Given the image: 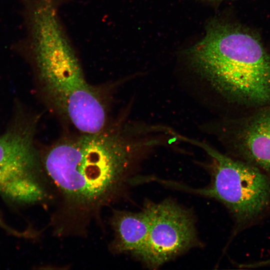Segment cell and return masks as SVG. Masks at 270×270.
<instances>
[{
	"instance_id": "1",
	"label": "cell",
	"mask_w": 270,
	"mask_h": 270,
	"mask_svg": "<svg viewBox=\"0 0 270 270\" xmlns=\"http://www.w3.org/2000/svg\"><path fill=\"white\" fill-rule=\"evenodd\" d=\"M151 146L139 124H108L98 132L61 140L46 152L42 164L68 202L88 209L110 198Z\"/></svg>"
},
{
	"instance_id": "2",
	"label": "cell",
	"mask_w": 270,
	"mask_h": 270,
	"mask_svg": "<svg viewBox=\"0 0 270 270\" xmlns=\"http://www.w3.org/2000/svg\"><path fill=\"white\" fill-rule=\"evenodd\" d=\"M190 58L224 96L258 104L270 100V54L250 31L215 22L190 50Z\"/></svg>"
},
{
	"instance_id": "3",
	"label": "cell",
	"mask_w": 270,
	"mask_h": 270,
	"mask_svg": "<svg viewBox=\"0 0 270 270\" xmlns=\"http://www.w3.org/2000/svg\"><path fill=\"white\" fill-rule=\"evenodd\" d=\"M210 158L212 180L203 188L187 190L222 203L236 222L246 224L260 216L270 206V176L248 162L232 158L208 144L190 139Z\"/></svg>"
},
{
	"instance_id": "4",
	"label": "cell",
	"mask_w": 270,
	"mask_h": 270,
	"mask_svg": "<svg viewBox=\"0 0 270 270\" xmlns=\"http://www.w3.org/2000/svg\"><path fill=\"white\" fill-rule=\"evenodd\" d=\"M147 206L150 230L136 254L147 266L156 268L197 245L195 222L189 211L171 200Z\"/></svg>"
},
{
	"instance_id": "5",
	"label": "cell",
	"mask_w": 270,
	"mask_h": 270,
	"mask_svg": "<svg viewBox=\"0 0 270 270\" xmlns=\"http://www.w3.org/2000/svg\"><path fill=\"white\" fill-rule=\"evenodd\" d=\"M40 174L26 168L0 164V196L20 205L42 202L47 194Z\"/></svg>"
},
{
	"instance_id": "6",
	"label": "cell",
	"mask_w": 270,
	"mask_h": 270,
	"mask_svg": "<svg viewBox=\"0 0 270 270\" xmlns=\"http://www.w3.org/2000/svg\"><path fill=\"white\" fill-rule=\"evenodd\" d=\"M238 137L246 162L270 176V110L258 114L238 132Z\"/></svg>"
},
{
	"instance_id": "7",
	"label": "cell",
	"mask_w": 270,
	"mask_h": 270,
	"mask_svg": "<svg viewBox=\"0 0 270 270\" xmlns=\"http://www.w3.org/2000/svg\"><path fill=\"white\" fill-rule=\"evenodd\" d=\"M0 164L41 172L42 165L28 128L12 130L0 136Z\"/></svg>"
},
{
	"instance_id": "8",
	"label": "cell",
	"mask_w": 270,
	"mask_h": 270,
	"mask_svg": "<svg viewBox=\"0 0 270 270\" xmlns=\"http://www.w3.org/2000/svg\"><path fill=\"white\" fill-rule=\"evenodd\" d=\"M112 222L118 250L136 255L144 246L150 230V216L148 206L136 213L120 212L115 214Z\"/></svg>"
},
{
	"instance_id": "9",
	"label": "cell",
	"mask_w": 270,
	"mask_h": 270,
	"mask_svg": "<svg viewBox=\"0 0 270 270\" xmlns=\"http://www.w3.org/2000/svg\"><path fill=\"white\" fill-rule=\"evenodd\" d=\"M0 228L4 229L7 232L19 238H32L34 236V234L32 232L28 231L21 232L12 228L6 224L1 218H0Z\"/></svg>"
},
{
	"instance_id": "10",
	"label": "cell",
	"mask_w": 270,
	"mask_h": 270,
	"mask_svg": "<svg viewBox=\"0 0 270 270\" xmlns=\"http://www.w3.org/2000/svg\"><path fill=\"white\" fill-rule=\"evenodd\" d=\"M242 266H244V267H247L248 268H256L262 266H270V258L264 260H261L260 262H254L252 264H244Z\"/></svg>"
}]
</instances>
